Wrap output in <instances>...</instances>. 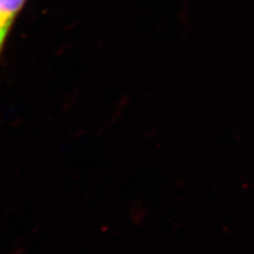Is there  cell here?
<instances>
[{
    "label": "cell",
    "mask_w": 254,
    "mask_h": 254,
    "mask_svg": "<svg viewBox=\"0 0 254 254\" xmlns=\"http://www.w3.org/2000/svg\"><path fill=\"white\" fill-rule=\"evenodd\" d=\"M27 0H0V57L9 32Z\"/></svg>",
    "instance_id": "6da1fadb"
}]
</instances>
